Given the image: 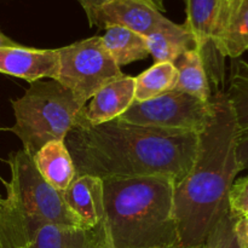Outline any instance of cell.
Listing matches in <instances>:
<instances>
[{
	"instance_id": "cell-3",
	"label": "cell",
	"mask_w": 248,
	"mask_h": 248,
	"mask_svg": "<svg viewBox=\"0 0 248 248\" xmlns=\"http://www.w3.org/2000/svg\"><path fill=\"white\" fill-rule=\"evenodd\" d=\"M103 181L102 248L179 246L174 218L176 182L169 176H137Z\"/></svg>"
},
{
	"instance_id": "cell-28",
	"label": "cell",
	"mask_w": 248,
	"mask_h": 248,
	"mask_svg": "<svg viewBox=\"0 0 248 248\" xmlns=\"http://www.w3.org/2000/svg\"><path fill=\"white\" fill-rule=\"evenodd\" d=\"M1 199H2V198H1V195H0V201H1ZM0 248H1V247H0Z\"/></svg>"
},
{
	"instance_id": "cell-23",
	"label": "cell",
	"mask_w": 248,
	"mask_h": 248,
	"mask_svg": "<svg viewBox=\"0 0 248 248\" xmlns=\"http://www.w3.org/2000/svg\"><path fill=\"white\" fill-rule=\"evenodd\" d=\"M234 234L241 248H248V218H236L234 223Z\"/></svg>"
},
{
	"instance_id": "cell-27",
	"label": "cell",
	"mask_w": 248,
	"mask_h": 248,
	"mask_svg": "<svg viewBox=\"0 0 248 248\" xmlns=\"http://www.w3.org/2000/svg\"><path fill=\"white\" fill-rule=\"evenodd\" d=\"M174 248H206L205 247V244L203 245H199V246H189V247H183V246H177Z\"/></svg>"
},
{
	"instance_id": "cell-9",
	"label": "cell",
	"mask_w": 248,
	"mask_h": 248,
	"mask_svg": "<svg viewBox=\"0 0 248 248\" xmlns=\"http://www.w3.org/2000/svg\"><path fill=\"white\" fill-rule=\"evenodd\" d=\"M186 2V24L195 38L203 61L211 55V67L208 68V79L216 85L223 84L224 79V58L213 46L216 27L219 17L222 0H184Z\"/></svg>"
},
{
	"instance_id": "cell-5",
	"label": "cell",
	"mask_w": 248,
	"mask_h": 248,
	"mask_svg": "<svg viewBox=\"0 0 248 248\" xmlns=\"http://www.w3.org/2000/svg\"><path fill=\"white\" fill-rule=\"evenodd\" d=\"M15 125L10 128L33 157L41 147L53 140H64L77 126L84 104L57 80L31 82L22 97L11 101Z\"/></svg>"
},
{
	"instance_id": "cell-11",
	"label": "cell",
	"mask_w": 248,
	"mask_h": 248,
	"mask_svg": "<svg viewBox=\"0 0 248 248\" xmlns=\"http://www.w3.org/2000/svg\"><path fill=\"white\" fill-rule=\"evenodd\" d=\"M135 78L124 75L93 94L82 108L77 126L101 125L123 115L135 101Z\"/></svg>"
},
{
	"instance_id": "cell-10",
	"label": "cell",
	"mask_w": 248,
	"mask_h": 248,
	"mask_svg": "<svg viewBox=\"0 0 248 248\" xmlns=\"http://www.w3.org/2000/svg\"><path fill=\"white\" fill-rule=\"evenodd\" d=\"M60 57L57 48H33L26 46L0 47V73L21 78L28 82L57 79Z\"/></svg>"
},
{
	"instance_id": "cell-14",
	"label": "cell",
	"mask_w": 248,
	"mask_h": 248,
	"mask_svg": "<svg viewBox=\"0 0 248 248\" xmlns=\"http://www.w3.org/2000/svg\"><path fill=\"white\" fill-rule=\"evenodd\" d=\"M236 123L237 160L242 171H248V62L234 63L229 86L225 91Z\"/></svg>"
},
{
	"instance_id": "cell-24",
	"label": "cell",
	"mask_w": 248,
	"mask_h": 248,
	"mask_svg": "<svg viewBox=\"0 0 248 248\" xmlns=\"http://www.w3.org/2000/svg\"><path fill=\"white\" fill-rule=\"evenodd\" d=\"M80 2V5L84 9L85 14H86L87 19H91V17L93 16L94 12L99 9L103 5L108 4V2L113 1V0H78Z\"/></svg>"
},
{
	"instance_id": "cell-6",
	"label": "cell",
	"mask_w": 248,
	"mask_h": 248,
	"mask_svg": "<svg viewBox=\"0 0 248 248\" xmlns=\"http://www.w3.org/2000/svg\"><path fill=\"white\" fill-rule=\"evenodd\" d=\"M57 51L60 69L56 80L84 106L98 90L125 75L106 50L102 36L84 39Z\"/></svg>"
},
{
	"instance_id": "cell-15",
	"label": "cell",
	"mask_w": 248,
	"mask_h": 248,
	"mask_svg": "<svg viewBox=\"0 0 248 248\" xmlns=\"http://www.w3.org/2000/svg\"><path fill=\"white\" fill-rule=\"evenodd\" d=\"M40 176L52 188L63 193L77 177L72 156L64 140L46 143L33 156Z\"/></svg>"
},
{
	"instance_id": "cell-2",
	"label": "cell",
	"mask_w": 248,
	"mask_h": 248,
	"mask_svg": "<svg viewBox=\"0 0 248 248\" xmlns=\"http://www.w3.org/2000/svg\"><path fill=\"white\" fill-rule=\"evenodd\" d=\"M213 114L199 133L195 161L173 193L179 246L206 242L218 220L229 212V191L242 171L237 160L236 123L227 93H212Z\"/></svg>"
},
{
	"instance_id": "cell-21",
	"label": "cell",
	"mask_w": 248,
	"mask_h": 248,
	"mask_svg": "<svg viewBox=\"0 0 248 248\" xmlns=\"http://www.w3.org/2000/svg\"><path fill=\"white\" fill-rule=\"evenodd\" d=\"M236 218L228 212L213 227L206 239V248H241L234 234V223Z\"/></svg>"
},
{
	"instance_id": "cell-13",
	"label": "cell",
	"mask_w": 248,
	"mask_h": 248,
	"mask_svg": "<svg viewBox=\"0 0 248 248\" xmlns=\"http://www.w3.org/2000/svg\"><path fill=\"white\" fill-rule=\"evenodd\" d=\"M61 194L82 227L94 228L103 222L104 194L101 178L89 174L77 176L67 190Z\"/></svg>"
},
{
	"instance_id": "cell-18",
	"label": "cell",
	"mask_w": 248,
	"mask_h": 248,
	"mask_svg": "<svg viewBox=\"0 0 248 248\" xmlns=\"http://www.w3.org/2000/svg\"><path fill=\"white\" fill-rule=\"evenodd\" d=\"M174 65L178 72L176 90L198 97L201 101L211 102L212 86L200 50L195 48L186 52L174 62Z\"/></svg>"
},
{
	"instance_id": "cell-8",
	"label": "cell",
	"mask_w": 248,
	"mask_h": 248,
	"mask_svg": "<svg viewBox=\"0 0 248 248\" xmlns=\"http://www.w3.org/2000/svg\"><path fill=\"white\" fill-rule=\"evenodd\" d=\"M90 26L108 28L120 26L143 36L164 29L173 22L145 2L140 0H113L99 7L91 19Z\"/></svg>"
},
{
	"instance_id": "cell-16",
	"label": "cell",
	"mask_w": 248,
	"mask_h": 248,
	"mask_svg": "<svg viewBox=\"0 0 248 248\" xmlns=\"http://www.w3.org/2000/svg\"><path fill=\"white\" fill-rule=\"evenodd\" d=\"M24 248H102L99 225L94 228L46 225Z\"/></svg>"
},
{
	"instance_id": "cell-4",
	"label": "cell",
	"mask_w": 248,
	"mask_h": 248,
	"mask_svg": "<svg viewBox=\"0 0 248 248\" xmlns=\"http://www.w3.org/2000/svg\"><path fill=\"white\" fill-rule=\"evenodd\" d=\"M7 162L11 178L0 201V247H27L46 225L82 227L62 194L40 176L33 157L21 149L11 153Z\"/></svg>"
},
{
	"instance_id": "cell-20",
	"label": "cell",
	"mask_w": 248,
	"mask_h": 248,
	"mask_svg": "<svg viewBox=\"0 0 248 248\" xmlns=\"http://www.w3.org/2000/svg\"><path fill=\"white\" fill-rule=\"evenodd\" d=\"M177 81L178 72L173 63H154L135 78V101L144 102L162 96L176 89Z\"/></svg>"
},
{
	"instance_id": "cell-12",
	"label": "cell",
	"mask_w": 248,
	"mask_h": 248,
	"mask_svg": "<svg viewBox=\"0 0 248 248\" xmlns=\"http://www.w3.org/2000/svg\"><path fill=\"white\" fill-rule=\"evenodd\" d=\"M213 46L232 60L248 51V0H222Z\"/></svg>"
},
{
	"instance_id": "cell-26",
	"label": "cell",
	"mask_w": 248,
	"mask_h": 248,
	"mask_svg": "<svg viewBox=\"0 0 248 248\" xmlns=\"http://www.w3.org/2000/svg\"><path fill=\"white\" fill-rule=\"evenodd\" d=\"M12 46H18V44L15 43L9 36L0 31V47H12Z\"/></svg>"
},
{
	"instance_id": "cell-1",
	"label": "cell",
	"mask_w": 248,
	"mask_h": 248,
	"mask_svg": "<svg viewBox=\"0 0 248 248\" xmlns=\"http://www.w3.org/2000/svg\"><path fill=\"white\" fill-rule=\"evenodd\" d=\"M77 176H169L178 184L195 161L199 133L143 127L119 119L75 126L64 140Z\"/></svg>"
},
{
	"instance_id": "cell-22",
	"label": "cell",
	"mask_w": 248,
	"mask_h": 248,
	"mask_svg": "<svg viewBox=\"0 0 248 248\" xmlns=\"http://www.w3.org/2000/svg\"><path fill=\"white\" fill-rule=\"evenodd\" d=\"M228 201L229 212L235 218H248V176L232 183Z\"/></svg>"
},
{
	"instance_id": "cell-7",
	"label": "cell",
	"mask_w": 248,
	"mask_h": 248,
	"mask_svg": "<svg viewBox=\"0 0 248 248\" xmlns=\"http://www.w3.org/2000/svg\"><path fill=\"white\" fill-rule=\"evenodd\" d=\"M213 114V102H205L179 90L131 104L119 120L143 127L200 133Z\"/></svg>"
},
{
	"instance_id": "cell-25",
	"label": "cell",
	"mask_w": 248,
	"mask_h": 248,
	"mask_svg": "<svg viewBox=\"0 0 248 248\" xmlns=\"http://www.w3.org/2000/svg\"><path fill=\"white\" fill-rule=\"evenodd\" d=\"M140 1L145 2V4L150 5L152 7L156 9L157 11L164 12L165 11V0H140Z\"/></svg>"
},
{
	"instance_id": "cell-19",
	"label": "cell",
	"mask_w": 248,
	"mask_h": 248,
	"mask_svg": "<svg viewBox=\"0 0 248 248\" xmlns=\"http://www.w3.org/2000/svg\"><path fill=\"white\" fill-rule=\"evenodd\" d=\"M102 41L119 67L145 60L150 55L145 36L120 26L106 28Z\"/></svg>"
},
{
	"instance_id": "cell-17",
	"label": "cell",
	"mask_w": 248,
	"mask_h": 248,
	"mask_svg": "<svg viewBox=\"0 0 248 248\" xmlns=\"http://www.w3.org/2000/svg\"><path fill=\"white\" fill-rule=\"evenodd\" d=\"M149 53L155 63H173L186 52L198 47L195 38L186 23H172L169 27L145 36Z\"/></svg>"
}]
</instances>
